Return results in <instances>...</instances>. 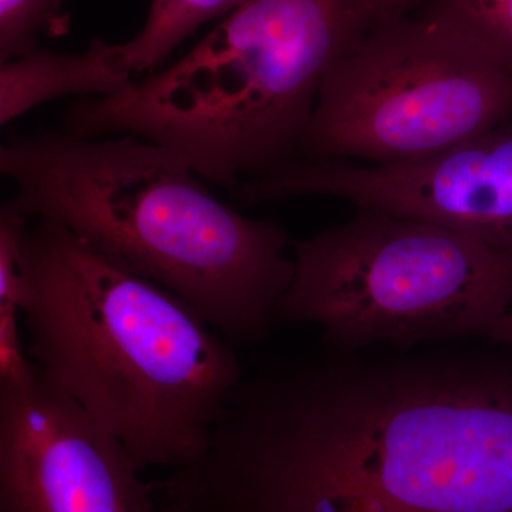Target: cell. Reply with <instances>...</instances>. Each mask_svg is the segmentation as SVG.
I'll list each match as a JSON object with an SVG mask.
<instances>
[{"label": "cell", "mask_w": 512, "mask_h": 512, "mask_svg": "<svg viewBox=\"0 0 512 512\" xmlns=\"http://www.w3.org/2000/svg\"><path fill=\"white\" fill-rule=\"evenodd\" d=\"M0 173L23 217L62 225L121 271L178 296L232 346L268 336L291 285L292 241L215 198L171 151L133 136L12 138Z\"/></svg>", "instance_id": "obj_2"}, {"label": "cell", "mask_w": 512, "mask_h": 512, "mask_svg": "<svg viewBox=\"0 0 512 512\" xmlns=\"http://www.w3.org/2000/svg\"><path fill=\"white\" fill-rule=\"evenodd\" d=\"M419 0H362L373 28L382 23L407 18V13L417 5Z\"/></svg>", "instance_id": "obj_14"}, {"label": "cell", "mask_w": 512, "mask_h": 512, "mask_svg": "<svg viewBox=\"0 0 512 512\" xmlns=\"http://www.w3.org/2000/svg\"><path fill=\"white\" fill-rule=\"evenodd\" d=\"M372 29L362 0H247L171 66L76 101L64 130L150 141L232 187L298 156L323 79Z\"/></svg>", "instance_id": "obj_4"}, {"label": "cell", "mask_w": 512, "mask_h": 512, "mask_svg": "<svg viewBox=\"0 0 512 512\" xmlns=\"http://www.w3.org/2000/svg\"><path fill=\"white\" fill-rule=\"evenodd\" d=\"M247 0H151L143 29L123 43L134 74L151 72L202 25L227 16Z\"/></svg>", "instance_id": "obj_11"}, {"label": "cell", "mask_w": 512, "mask_h": 512, "mask_svg": "<svg viewBox=\"0 0 512 512\" xmlns=\"http://www.w3.org/2000/svg\"><path fill=\"white\" fill-rule=\"evenodd\" d=\"M134 76L123 43L93 40L76 55L33 50L0 64V123L59 97L111 96L130 86Z\"/></svg>", "instance_id": "obj_9"}, {"label": "cell", "mask_w": 512, "mask_h": 512, "mask_svg": "<svg viewBox=\"0 0 512 512\" xmlns=\"http://www.w3.org/2000/svg\"><path fill=\"white\" fill-rule=\"evenodd\" d=\"M60 0H0V60L33 52L40 36L60 23Z\"/></svg>", "instance_id": "obj_13"}, {"label": "cell", "mask_w": 512, "mask_h": 512, "mask_svg": "<svg viewBox=\"0 0 512 512\" xmlns=\"http://www.w3.org/2000/svg\"><path fill=\"white\" fill-rule=\"evenodd\" d=\"M511 117L512 70L440 23L397 19L330 67L296 157L420 163Z\"/></svg>", "instance_id": "obj_6"}, {"label": "cell", "mask_w": 512, "mask_h": 512, "mask_svg": "<svg viewBox=\"0 0 512 512\" xmlns=\"http://www.w3.org/2000/svg\"><path fill=\"white\" fill-rule=\"evenodd\" d=\"M276 323L316 325L328 348L485 336L512 302V251L434 222L359 208L293 244Z\"/></svg>", "instance_id": "obj_5"}, {"label": "cell", "mask_w": 512, "mask_h": 512, "mask_svg": "<svg viewBox=\"0 0 512 512\" xmlns=\"http://www.w3.org/2000/svg\"><path fill=\"white\" fill-rule=\"evenodd\" d=\"M491 342L498 343V345L507 346L512 350V311L505 313L503 318L498 319L493 329L490 330L487 336Z\"/></svg>", "instance_id": "obj_15"}, {"label": "cell", "mask_w": 512, "mask_h": 512, "mask_svg": "<svg viewBox=\"0 0 512 512\" xmlns=\"http://www.w3.org/2000/svg\"><path fill=\"white\" fill-rule=\"evenodd\" d=\"M119 441L33 369L0 384V512H154Z\"/></svg>", "instance_id": "obj_8"}, {"label": "cell", "mask_w": 512, "mask_h": 512, "mask_svg": "<svg viewBox=\"0 0 512 512\" xmlns=\"http://www.w3.org/2000/svg\"><path fill=\"white\" fill-rule=\"evenodd\" d=\"M28 218L3 204L0 210V384L19 382L33 372L23 349L19 315L25 301L22 251Z\"/></svg>", "instance_id": "obj_10"}, {"label": "cell", "mask_w": 512, "mask_h": 512, "mask_svg": "<svg viewBox=\"0 0 512 512\" xmlns=\"http://www.w3.org/2000/svg\"><path fill=\"white\" fill-rule=\"evenodd\" d=\"M330 195L434 222L512 251V121L429 160L356 165L293 158L238 188L244 204Z\"/></svg>", "instance_id": "obj_7"}, {"label": "cell", "mask_w": 512, "mask_h": 512, "mask_svg": "<svg viewBox=\"0 0 512 512\" xmlns=\"http://www.w3.org/2000/svg\"><path fill=\"white\" fill-rule=\"evenodd\" d=\"M22 268L40 375L119 441L138 473L197 461L245 379L235 346L56 222L28 224Z\"/></svg>", "instance_id": "obj_3"}, {"label": "cell", "mask_w": 512, "mask_h": 512, "mask_svg": "<svg viewBox=\"0 0 512 512\" xmlns=\"http://www.w3.org/2000/svg\"><path fill=\"white\" fill-rule=\"evenodd\" d=\"M157 498L158 512H512V357L328 348L266 367Z\"/></svg>", "instance_id": "obj_1"}, {"label": "cell", "mask_w": 512, "mask_h": 512, "mask_svg": "<svg viewBox=\"0 0 512 512\" xmlns=\"http://www.w3.org/2000/svg\"><path fill=\"white\" fill-rule=\"evenodd\" d=\"M421 18L446 26L512 70V0H427Z\"/></svg>", "instance_id": "obj_12"}]
</instances>
